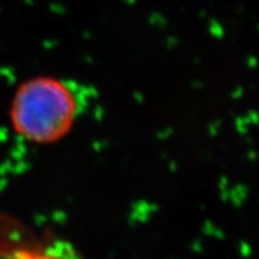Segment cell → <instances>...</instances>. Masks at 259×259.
<instances>
[{"label": "cell", "instance_id": "2", "mask_svg": "<svg viewBox=\"0 0 259 259\" xmlns=\"http://www.w3.org/2000/svg\"><path fill=\"white\" fill-rule=\"evenodd\" d=\"M36 259H38V258H36ZM42 259H47V258H42Z\"/></svg>", "mask_w": 259, "mask_h": 259}, {"label": "cell", "instance_id": "1", "mask_svg": "<svg viewBox=\"0 0 259 259\" xmlns=\"http://www.w3.org/2000/svg\"><path fill=\"white\" fill-rule=\"evenodd\" d=\"M79 111L77 88L53 78L23 84L12 102L11 120L34 143H52L69 132Z\"/></svg>", "mask_w": 259, "mask_h": 259}]
</instances>
